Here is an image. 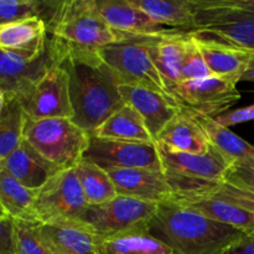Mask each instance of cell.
<instances>
[{"instance_id": "6da1fadb", "label": "cell", "mask_w": 254, "mask_h": 254, "mask_svg": "<svg viewBox=\"0 0 254 254\" xmlns=\"http://www.w3.org/2000/svg\"><path fill=\"white\" fill-rule=\"evenodd\" d=\"M50 42V40H49ZM57 62L68 74L74 124L92 134L124 106L119 81L98 51L62 50L50 42Z\"/></svg>"}, {"instance_id": "7a4b0ae2", "label": "cell", "mask_w": 254, "mask_h": 254, "mask_svg": "<svg viewBox=\"0 0 254 254\" xmlns=\"http://www.w3.org/2000/svg\"><path fill=\"white\" fill-rule=\"evenodd\" d=\"M146 230L173 254H225L246 235L174 200L159 203Z\"/></svg>"}, {"instance_id": "3957f363", "label": "cell", "mask_w": 254, "mask_h": 254, "mask_svg": "<svg viewBox=\"0 0 254 254\" xmlns=\"http://www.w3.org/2000/svg\"><path fill=\"white\" fill-rule=\"evenodd\" d=\"M46 26L50 42L62 50L97 52L118 39L98 12L96 0L55 1Z\"/></svg>"}, {"instance_id": "277c9868", "label": "cell", "mask_w": 254, "mask_h": 254, "mask_svg": "<svg viewBox=\"0 0 254 254\" xmlns=\"http://www.w3.org/2000/svg\"><path fill=\"white\" fill-rule=\"evenodd\" d=\"M173 198L207 195L225 181L231 164L211 146L203 155L170 151L158 145Z\"/></svg>"}, {"instance_id": "5b68a950", "label": "cell", "mask_w": 254, "mask_h": 254, "mask_svg": "<svg viewBox=\"0 0 254 254\" xmlns=\"http://www.w3.org/2000/svg\"><path fill=\"white\" fill-rule=\"evenodd\" d=\"M117 35V41L98 50V55L114 72L119 84L141 86L169 94L151 57L150 46L155 36H136L118 32Z\"/></svg>"}, {"instance_id": "8992f818", "label": "cell", "mask_w": 254, "mask_h": 254, "mask_svg": "<svg viewBox=\"0 0 254 254\" xmlns=\"http://www.w3.org/2000/svg\"><path fill=\"white\" fill-rule=\"evenodd\" d=\"M89 135L71 119H27L24 140L61 170L74 168L83 158Z\"/></svg>"}, {"instance_id": "52a82bcc", "label": "cell", "mask_w": 254, "mask_h": 254, "mask_svg": "<svg viewBox=\"0 0 254 254\" xmlns=\"http://www.w3.org/2000/svg\"><path fill=\"white\" fill-rule=\"evenodd\" d=\"M158 203L118 195L111 201L87 207L82 221L88 223L99 241L148 227Z\"/></svg>"}, {"instance_id": "ba28073f", "label": "cell", "mask_w": 254, "mask_h": 254, "mask_svg": "<svg viewBox=\"0 0 254 254\" xmlns=\"http://www.w3.org/2000/svg\"><path fill=\"white\" fill-rule=\"evenodd\" d=\"M88 203L74 168L61 170L37 190L34 203L36 221L41 225L64 220H82Z\"/></svg>"}, {"instance_id": "9c48e42d", "label": "cell", "mask_w": 254, "mask_h": 254, "mask_svg": "<svg viewBox=\"0 0 254 254\" xmlns=\"http://www.w3.org/2000/svg\"><path fill=\"white\" fill-rule=\"evenodd\" d=\"M195 30L198 35L254 52V12L218 6L211 0H195Z\"/></svg>"}, {"instance_id": "30bf717a", "label": "cell", "mask_w": 254, "mask_h": 254, "mask_svg": "<svg viewBox=\"0 0 254 254\" xmlns=\"http://www.w3.org/2000/svg\"><path fill=\"white\" fill-rule=\"evenodd\" d=\"M237 81L210 76L195 81H184L170 92L179 106L192 113L215 117L227 112L241 98Z\"/></svg>"}, {"instance_id": "8fae6325", "label": "cell", "mask_w": 254, "mask_h": 254, "mask_svg": "<svg viewBox=\"0 0 254 254\" xmlns=\"http://www.w3.org/2000/svg\"><path fill=\"white\" fill-rule=\"evenodd\" d=\"M83 158L106 171L122 169L163 171L156 143H128L91 135Z\"/></svg>"}, {"instance_id": "7c38bea8", "label": "cell", "mask_w": 254, "mask_h": 254, "mask_svg": "<svg viewBox=\"0 0 254 254\" xmlns=\"http://www.w3.org/2000/svg\"><path fill=\"white\" fill-rule=\"evenodd\" d=\"M20 102L27 119L73 118L68 74L59 64H55L27 97Z\"/></svg>"}, {"instance_id": "4fadbf2b", "label": "cell", "mask_w": 254, "mask_h": 254, "mask_svg": "<svg viewBox=\"0 0 254 254\" xmlns=\"http://www.w3.org/2000/svg\"><path fill=\"white\" fill-rule=\"evenodd\" d=\"M55 64L59 62L50 46L49 37L46 50L36 59L0 50V89L5 97H16L21 101Z\"/></svg>"}, {"instance_id": "5bb4252c", "label": "cell", "mask_w": 254, "mask_h": 254, "mask_svg": "<svg viewBox=\"0 0 254 254\" xmlns=\"http://www.w3.org/2000/svg\"><path fill=\"white\" fill-rule=\"evenodd\" d=\"M119 91L124 103L133 107L140 114L154 140L181 111L178 102L168 93L130 84H119Z\"/></svg>"}, {"instance_id": "9a60e30c", "label": "cell", "mask_w": 254, "mask_h": 254, "mask_svg": "<svg viewBox=\"0 0 254 254\" xmlns=\"http://www.w3.org/2000/svg\"><path fill=\"white\" fill-rule=\"evenodd\" d=\"M96 4L107 25L118 34L161 36L178 31L154 21L131 0H96Z\"/></svg>"}, {"instance_id": "2e32d148", "label": "cell", "mask_w": 254, "mask_h": 254, "mask_svg": "<svg viewBox=\"0 0 254 254\" xmlns=\"http://www.w3.org/2000/svg\"><path fill=\"white\" fill-rule=\"evenodd\" d=\"M45 242L56 254H99V242L91 226L82 220L40 225Z\"/></svg>"}, {"instance_id": "e0dca14e", "label": "cell", "mask_w": 254, "mask_h": 254, "mask_svg": "<svg viewBox=\"0 0 254 254\" xmlns=\"http://www.w3.org/2000/svg\"><path fill=\"white\" fill-rule=\"evenodd\" d=\"M118 195L161 203L171 200L174 192L163 171L149 169H122L108 171Z\"/></svg>"}, {"instance_id": "ac0fdd59", "label": "cell", "mask_w": 254, "mask_h": 254, "mask_svg": "<svg viewBox=\"0 0 254 254\" xmlns=\"http://www.w3.org/2000/svg\"><path fill=\"white\" fill-rule=\"evenodd\" d=\"M156 145L170 151L203 155L211 145L202 127L192 112L185 108L171 119L155 140Z\"/></svg>"}, {"instance_id": "d6986e66", "label": "cell", "mask_w": 254, "mask_h": 254, "mask_svg": "<svg viewBox=\"0 0 254 254\" xmlns=\"http://www.w3.org/2000/svg\"><path fill=\"white\" fill-rule=\"evenodd\" d=\"M0 169L16 179L20 184L31 190H39L47 181L61 171L59 166L45 159L26 140L7 156Z\"/></svg>"}, {"instance_id": "ffe728a7", "label": "cell", "mask_w": 254, "mask_h": 254, "mask_svg": "<svg viewBox=\"0 0 254 254\" xmlns=\"http://www.w3.org/2000/svg\"><path fill=\"white\" fill-rule=\"evenodd\" d=\"M197 46L213 76L226 77L240 82L254 52L235 47L222 41L192 32Z\"/></svg>"}, {"instance_id": "44dd1931", "label": "cell", "mask_w": 254, "mask_h": 254, "mask_svg": "<svg viewBox=\"0 0 254 254\" xmlns=\"http://www.w3.org/2000/svg\"><path fill=\"white\" fill-rule=\"evenodd\" d=\"M188 39L189 32L176 31L155 36L151 42V57L169 94L183 82V64Z\"/></svg>"}, {"instance_id": "7402d4cb", "label": "cell", "mask_w": 254, "mask_h": 254, "mask_svg": "<svg viewBox=\"0 0 254 254\" xmlns=\"http://www.w3.org/2000/svg\"><path fill=\"white\" fill-rule=\"evenodd\" d=\"M47 26L41 17L22 20L0 27V50L36 59L47 46Z\"/></svg>"}, {"instance_id": "603a6c76", "label": "cell", "mask_w": 254, "mask_h": 254, "mask_svg": "<svg viewBox=\"0 0 254 254\" xmlns=\"http://www.w3.org/2000/svg\"><path fill=\"white\" fill-rule=\"evenodd\" d=\"M205 217L231 226L243 233L254 232V213L236 203L213 196H190L171 198Z\"/></svg>"}, {"instance_id": "cb8c5ba5", "label": "cell", "mask_w": 254, "mask_h": 254, "mask_svg": "<svg viewBox=\"0 0 254 254\" xmlns=\"http://www.w3.org/2000/svg\"><path fill=\"white\" fill-rule=\"evenodd\" d=\"M155 22L184 32L195 30V0H131Z\"/></svg>"}, {"instance_id": "d4e9b609", "label": "cell", "mask_w": 254, "mask_h": 254, "mask_svg": "<svg viewBox=\"0 0 254 254\" xmlns=\"http://www.w3.org/2000/svg\"><path fill=\"white\" fill-rule=\"evenodd\" d=\"M89 135L128 143H155L140 114L124 104Z\"/></svg>"}, {"instance_id": "484cf974", "label": "cell", "mask_w": 254, "mask_h": 254, "mask_svg": "<svg viewBox=\"0 0 254 254\" xmlns=\"http://www.w3.org/2000/svg\"><path fill=\"white\" fill-rule=\"evenodd\" d=\"M193 114L207 135L210 145L216 149L231 164V166L245 159L254 156V145L246 141L228 128L220 126L211 117Z\"/></svg>"}, {"instance_id": "4316f807", "label": "cell", "mask_w": 254, "mask_h": 254, "mask_svg": "<svg viewBox=\"0 0 254 254\" xmlns=\"http://www.w3.org/2000/svg\"><path fill=\"white\" fill-rule=\"evenodd\" d=\"M37 190L25 188L10 174L0 169V205L14 220L37 222L34 203Z\"/></svg>"}, {"instance_id": "83f0119b", "label": "cell", "mask_w": 254, "mask_h": 254, "mask_svg": "<svg viewBox=\"0 0 254 254\" xmlns=\"http://www.w3.org/2000/svg\"><path fill=\"white\" fill-rule=\"evenodd\" d=\"M99 254H173V251L141 228L101 241Z\"/></svg>"}, {"instance_id": "f1b7e54d", "label": "cell", "mask_w": 254, "mask_h": 254, "mask_svg": "<svg viewBox=\"0 0 254 254\" xmlns=\"http://www.w3.org/2000/svg\"><path fill=\"white\" fill-rule=\"evenodd\" d=\"M74 171L89 206L101 205L118 196L108 171L103 170L92 161L82 158L74 166Z\"/></svg>"}, {"instance_id": "f546056e", "label": "cell", "mask_w": 254, "mask_h": 254, "mask_svg": "<svg viewBox=\"0 0 254 254\" xmlns=\"http://www.w3.org/2000/svg\"><path fill=\"white\" fill-rule=\"evenodd\" d=\"M27 117L21 102L16 97H5L0 114V164L24 141Z\"/></svg>"}, {"instance_id": "4dcf8cb0", "label": "cell", "mask_w": 254, "mask_h": 254, "mask_svg": "<svg viewBox=\"0 0 254 254\" xmlns=\"http://www.w3.org/2000/svg\"><path fill=\"white\" fill-rule=\"evenodd\" d=\"M54 5L55 1L0 0V27L32 17H41L46 22L51 16Z\"/></svg>"}, {"instance_id": "1f68e13d", "label": "cell", "mask_w": 254, "mask_h": 254, "mask_svg": "<svg viewBox=\"0 0 254 254\" xmlns=\"http://www.w3.org/2000/svg\"><path fill=\"white\" fill-rule=\"evenodd\" d=\"M40 225L15 220V254H56L42 238Z\"/></svg>"}, {"instance_id": "d6a6232c", "label": "cell", "mask_w": 254, "mask_h": 254, "mask_svg": "<svg viewBox=\"0 0 254 254\" xmlns=\"http://www.w3.org/2000/svg\"><path fill=\"white\" fill-rule=\"evenodd\" d=\"M210 76H213V74L211 73L207 64L205 62L195 36L192 32H189L188 46H186L185 60L183 64V82L202 79Z\"/></svg>"}, {"instance_id": "836d02e7", "label": "cell", "mask_w": 254, "mask_h": 254, "mask_svg": "<svg viewBox=\"0 0 254 254\" xmlns=\"http://www.w3.org/2000/svg\"><path fill=\"white\" fill-rule=\"evenodd\" d=\"M202 196H213V197L222 198V200L230 201V202L236 203L246 210L251 211L254 213V192L253 191L246 190V189L238 188V186L232 185L223 181L222 184L217 186L215 190L211 191L207 195Z\"/></svg>"}, {"instance_id": "e575fe53", "label": "cell", "mask_w": 254, "mask_h": 254, "mask_svg": "<svg viewBox=\"0 0 254 254\" xmlns=\"http://www.w3.org/2000/svg\"><path fill=\"white\" fill-rule=\"evenodd\" d=\"M225 183L254 192V156L233 164L227 171Z\"/></svg>"}, {"instance_id": "d590c367", "label": "cell", "mask_w": 254, "mask_h": 254, "mask_svg": "<svg viewBox=\"0 0 254 254\" xmlns=\"http://www.w3.org/2000/svg\"><path fill=\"white\" fill-rule=\"evenodd\" d=\"M213 119L225 128H230V127L245 123V122L254 121V104L243 107V108L240 109H235V111H227L225 113L220 114V116L215 117Z\"/></svg>"}, {"instance_id": "8d00e7d4", "label": "cell", "mask_w": 254, "mask_h": 254, "mask_svg": "<svg viewBox=\"0 0 254 254\" xmlns=\"http://www.w3.org/2000/svg\"><path fill=\"white\" fill-rule=\"evenodd\" d=\"M0 253H15V220L0 217Z\"/></svg>"}, {"instance_id": "74e56055", "label": "cell", "mask_w": 254, "mask_h": 254, "mask_svg": "<svg viewBox=\"0 0 254 254\" xmlns=\"http://www.w3.org/2000/svg\"><path fill=\"white\" fill-rule=\"evenodd\" d=\"M225 254H254V232L243 235V237L231 246Z\"/></svg>"}, {"instance_id": "f35d334b", "label": "cell", "mask_w": 254, "mask_h": 254, "mask_svg": "<svg viewBox=\"0 0 254 254\" xmlns=\"http://www.w3.org/2000/svg\"><path fill=\"white\" fill-rule=\"evenodd\" d=\"M211 1L218 6L254 12V0H211Z\"/></svg>"}, {"instance_id": "ab89813d", "label": "cell", "mask_w": 254, "mask_h": 254, "mask_svg": "<svg viewBox=\"0 0 254 254\" xmlns=\"http://www.w3.org/2000/svg\"><path fill=\"white\" fill-rule=\"evenodd\" d=\"M241 81H248V82H254V56L251 60L250 64H248L247 69L245 71V73L241 77Z\"/></svg>"}, {"instance_id": "60d3db41", "label": "cell", "mask_w": 254, "mask_h": 254, "mask_svg": "<svg viewBox=\"0 0 254 254\" xmlns=\"http://www.w3.org/2000/svg\"><path fill=\"white\" fill-rule=\"evenodd\" d=\"M4 104H5V94L4 92L0 89V114H1L2 108H4Z\"/></svg>"}, {"instance_id": "b9f144b4", "label": "cell", "mask_w": 254, "mask_h": 254, "mask_svg": "<svg viewBox=\"0 0 254 254\" xmlns=\"http://www.w3.org/2000/svg\"><path fill=\"white\" fill-rule=\"evenodd\" d=\"M4 216H7V215H6V213H5L4 208L1 207V205H0V217H4Z\"/></svg>"}, {"instance_id": "7bdbcfd3", "label": "cell", "mask_w": 254, "mask_h": 254, "mask_svg": "<svg viewBox=\"0 0 254 254\" xmlns=\"http://www.w3.org/2000/svg\"><path fill=\"white\" fill-rule=\"evenodd\" d=\"M0 254H15V253H0Z\"/></svg>"}]
</instances>
